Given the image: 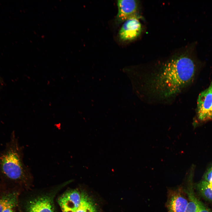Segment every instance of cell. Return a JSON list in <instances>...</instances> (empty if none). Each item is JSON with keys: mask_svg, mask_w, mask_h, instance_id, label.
<instances>
[{"mask_svg": "<svg viewBox=\"0 0 212 212\" xmlns=\"http://www.w3.org/2000/svg\"><path fill=\"white\" fill-rule=\"evenodd\" d=\"M191 53L174 57L160 67L141 73L142 95L147 101H172L193 82L200 62Z\"/></svg>", "mask_w": 212, "mask_h": 212, "instance_id": "6da1fadb", "label": "cell"}, {"mask_svg": "<svg viewBox=\"0 0 212 212\" xmlns=\"http://www.w3.org/2000/svg\"><path fill=\"white\" fill-rule=\"evenodd\" d=\"M0 175L17 183H25L31 179L29 170L23 161L21 148L14 134L5 148L0 152Z\"/></svg>", "mask_w": 212, "mask_h": 212, "instance_id": "7a4b0ae2", "label": "cell"}, {"mask_svg": "<svg viewBox=\"0 0 212 212\" xmlns=\"http://www.w3.org/2000/svg\"><path fill=\"white\" fill-rule=\"evenodd\" d=\"M142 26L136 16L127 19L123 22L120 29L118 35L123 41H130L137 38L141 34Z\"/></svg>", "mask_w": 212, "mask_h": 212, "instance_id": "3957f363", "label": "cell"}, {"mask_svg": "<svg viewBox=\"0 0 212 212\" xmlns=\"http://www.w3.org/2000/svg\"><path fill=\"white\" fill-rule=\"evenodd\" d=\"M212 106V82L209 87L199 95L197 102V115L201 121H207Z\"/></svg>", "mask_w": 212, "mask_h": 212, "instance_id": "277c9868", "label": "cell"}, {"mask_svg": "<svg viewBox=\"0 0 212 212\" xmlns=\"http://www.w3.org/2000/svg\"><path fill=\"white\" fill-rule=\"evenodd\" d=\"M81 193L77 190L67 191L58 198V202L62 212H75L80 206Z\"/></svg>", "mask_w": 212, "mask_h": 212, "instance_id": "5b68a950", "label": "cell"}, {"mask_svg": "<svg viewBox=\"0 0 212 212\" xmlns=\"http://www.w3.org/2000/svg\"><path fill=\"white\" fill-rule=\"evenodd\" d=\"M118 11L115 21L118 24L123 23L129 18L136 16L138 7L137 1L119 0L117 1Z\"/></svg>", "mask_w": 212, "mask_h": 212, "instance_id": "8992f818", "label": "cell"}, {"mask_svg": "<svg viewBox=\"0 0 212 212\" xmlns=\"http://www.w3.org/2000/svg\"><path fill=\"white\" fill-rule=\"evenodd\" d=\"M26 207L27 212H55L53 197L52 195L35 198L28 202Z\"/></svg>", "mask_w": 212, "mask_h": 212, "instance_id": "52a82bcc", "label": "cell"}, {"mask_svg": "<svg viewBox=\"0 0 212 212\" xmlns=\"http://www.w3.org/2000/svg\"><path fill=\"white\" fill-rule=\"evenodd\" d=\"M188 203L187 200L183 196L176 194L170 199L169 209L170 212H185Z\"/></svg>", "mask_w": 212, "mask_h": 212, "instance_id": "ba28073f", "label": "cell"}, {"mask_svg": "<svg viewBox=\"0 0 212 212\" xmlns=\"http://www.w3.org/2000/svg\"><path fill=\"white\" fill-rule=\"evenodd\" d=\"M81 195L80 204L75 212H98L93 201L87 193L82 192Z\"/></svg>", "mask_w": 212, "mask_h": 212, "instance_id": "9c48e42d", "label": "cell"}, {"mask_svg": "<svg viewBox=\"0 0 212 212\" xmlns=\"http://www.w3.org/2000/svg\"><path fill=\"white\" fill-rule=\"evenodd\" d=\"M18 202V194L13 192L5 195L0 198V212L8 208H13Z\"/></svg>", "mask_w": 212, "mask_h": 212, "instance_id": "30bf717a", "label": "cell"}, {"mask_svg": "<svg viewBox=\"0 0 212 212\" xmlns=\"http://www.w3.org/2000/svg\"><path fill=\"white\" fill-rule=\"evenodd\" d=\"M198 188L202 196L206 200L212 202V187L206 181L202 180L198 185Z\"/></svg>", "mask_w": 212, "mask_h": 212, "instance_id": "8fae6325", "label": "cell"}, {"mask_svg": "<svg viewBox=\"0 0 212 212\" xmlns=\"http://www.w3.org/2000/svg\"><path fill=\"white\" fill-rule=\"evenodd\" d=\"M190 196V201L188 202L185 212H197L199 206V201L193 195Z\"/></svg>", "mask_w": 212, "mask_h": 212, "instance_id": "7c38bea8", "label": "cell"}, {"mask_svg": "<svg viewBox=\"0 0 212 212\" xmlns=\"http://www.w3.org/2000/svg\"><path fill=\"white\" fill-rule=\"evenodd\" d=\"M203 180L208 182L212 187V165L204 175Z\"/></svg>", "mask_w": 212, "mask_h": 212, "instance_id": "4fadbf2b", "label": "cell"}, {"mask_svg": "<svg viewBox=\"0 0 212 212\" xmlns=\"http://www.w3.org/2000/svg\"><path fill=\"white\" fill-rule=\"evenodd\" d=\"M197 212H209L203 204L199 201V206Z\"/></svg>", "mask_w": 212, "mask_h": 212, "instance_id": "5bb4252c", "label": "cell"}, {"mask_svg": "<svg viewBox=\"0 0 212 212\" xmlns=\"http://www.w3.org/2000/svg\"><path fill=\"white\" fill-rule=\"evenodd\" d=\"M211 120H212V106L211 108L208 116L207 121Z\"/></svg>", "mask_w": 212, "mask_h": 212, "instance_id": "9a60e30c", "label": "cell"}, {"mask_svg": "<svg viewBox=\"0 0 212 212\" xmlns=\"http://www.w3.org/2000/svg\"><path fill=\"white\" fill-rule=\"evenodd\" d=\"M12 209L11 208H8L4 210L2 212H14Z\"/></svg>", "mask_w": 212, "mask_h": 212, "instance_id": "2e32d148", "label": "cell"}]
</instances>
